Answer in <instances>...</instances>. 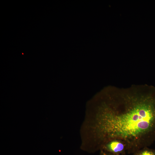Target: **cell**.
I'll list each match as a JSON object with an SVG mask.
<instances>
[{
	"instance_id": "cell-1",
	"label": "cell",
	"mask_w": 155,
	"mask_h": 155,
	"mask_svg": "<svg viewBox=\"0 0 155 155\" xmlns=\"http://www.w3.org/2000/svg\"><path fill=\"white\" fill-rule=\"evenodd\" d=\"M98 96L94 128L101 147L119 139L134 154L155 142V87L110 86Z\"/></svg>"
},
{
	"instance_id": "cell-2",
	"label": "cell",
	"mask_w": 155,
	"mask_h": 155,
	"mask_svg": "<svg viewBox=\"0 0 155 155\" xmlns=\"http://www.w3.org/2000/svg\"><path fill=\"white\" fill-rule=\"evenodd\" d=\"M104 151L117 155H125L127 151V146L123 141L113 139L104 144L101 147Z\"/></svg>"
},
{
	"instance_id": "cell-3",
	"label": "cell",
	"mask_w": 155,
	"mask_h": 155,
	"mask_svg": "<svg viewBox=\"0 0 155 155\" xmlns=\"http://www.w3.org/2000/svg\"><path fill=\"white\" fill-rule=\"evenodd\" d=\"M133 155H155V150L144 148L133 154Z\"/></svg>"
},
{
	"instance_id": "cell-4",
	"label": "cell",
	"mask_w": 155,
	"mask_h": 155,
	"mask_svg": "<svg viewBox=\"0 0 155 155\" xmlns=\"http://www.w3.org/2000/svg\"><path fill=\"white\" fill-rule=\"evenodd\" d=\"M101 155H117L112 154L104 151H103Z\"/></svg>"
}]
</instances>
